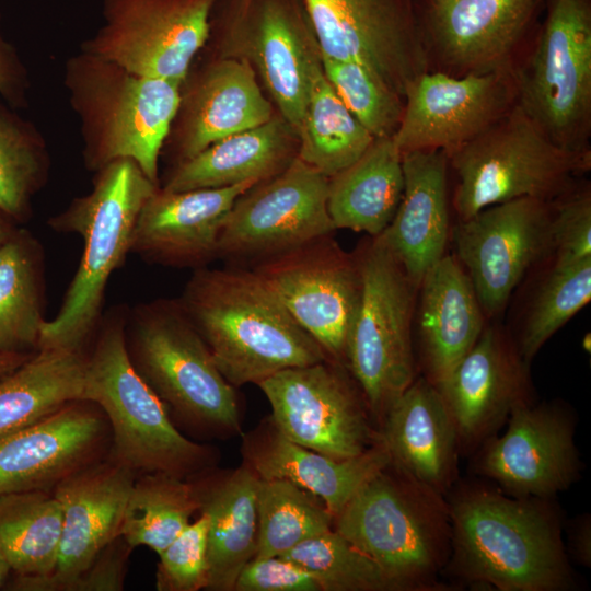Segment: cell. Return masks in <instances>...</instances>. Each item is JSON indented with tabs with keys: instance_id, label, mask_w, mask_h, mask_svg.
<instances>
[{
	"instance_id": "cell-1",
	"label": "cell",
	"mask_w": 591,
	"mask_h": 591,
	"mask_svg": "<svg viewBox=\"0 0 591 591\" xmlns=\"http://www.w3.org/2000/svg\"><path fill=\"white\" fill-rule=\"evenodd\" d=\"M178 303L234 387L329 360L253 270L199 268Z\"/></svg>"
},
{
	"instance_id": "cell-2",
	"label": "cell",
	"mask_w": 591,
	"mask_h": 591,
	"mask_svg": "<svg viewBox=\"0 0 591 591\" xmlns=\"http://www.w3.org/2000/svg\"><path fill=\"white\" fill-rule=\"evenodd\" d=\"M545 499L479 486L457 491L448 505L454 570L500 591L568 590L559 519Z\"/></svg>"
},
{
	"instance_id": "cell-3",
	"label": "cell",
	"mask_w": 591,
	"mask_h": 591,
	"mask_svg": "<svg viewBox=\"0 0 591 591\" xmlns=\"http://www.w3.org/2000/svg\"><path fill=\"white\" fill-rule=\"evenodd\" d=\"M99 171L93 190L50 220L54 229L81 235L84 248L58 313L42 325L37 349L82 350L100 322L108 278L130 252L139 212L158 188L130 159Z\"/></svg>"
},
{
	"instance_id": "cell-4",
	"label": "cell",
	"mask_w": 591,
	"mask_h": 591,
	"mask_svg": "<svg viewBox=\"0 0 591 591\" xmlns=\"http://www.w3.org/2000/svg\"><path fill=\"white\" fill-rule=\"evenodd\" d=\"M334 530L369 556L399 590H430L451 547L442 494L392 461L335 517Z\"/></svg>"
},
{
	"instance_id": "cell-5",
	"label": "cell",
	"mask_w": 591,
	"mask_h": 591,
	"mask_svg": "<svg viewBox=\"0 0 591 591\" xmlns=\"http://www.w3.org/2000/svg\"><path fill=\"white\" fill-rule=\"evenodd\" d=\"M126 317L103 322L86 356L81 401L99 406L112 429L111 460L135 473L185 478L210 464L207 448L185 438L171 421L165 403L134 367L126 347Z\"/></svg>"
},
{
	"instance_id": "cell-6",
	"label": "cell",
	"mask_w": 591,
	"mask_h": 591,
	"mask_svg": "<svg viewBox=\"0 0 591 591\" xmlns=\"http://www.w3.org/2000/svg\"><path fill=\"white\" fill-rule=\"evenodd\" d=\"M66 83L82 121L88 164L101 170L130 159L158 184L159 155L183 83L134 74L85 53L68 63Z\"/></svg>"
},
{
	"instance_id": "cell-7",
	"label": "cell",
	"mask_w": 591,
	"mask_h": 591,
	"mask_svg": "<svg viewBox=\"0 0 591 591\" xmlns=\"http://www.w3.org/2000/svg\"><path fill=\"white\" fill-rule=\"evenodd\" d=\"M457 175L453 205L460 220L501 202L551 201L590 169V152L552 142L515 102L479 135L447 154Z\"/></svg>"
},
{
	"instance_id": "cell-8",
	"label": "cell",
	"mask_w": 591,
	"mask_h": 591,
	"mask_svg": "<svg viewBox=\"0 0 591 591\" xmlns=\"http://www.w3.org/2000/svg\"><path fill=\"white\" fill-rule=\"evenodd\" d=\"M129 358L182 418L220 434L241 433L237 398L178 301L157 300L126 317Z\"/></svg>"
},
{
	"instance_id": "cell-9",
	"label": "cell",
	"mask_w": 591,
	"mask_h": 591,
	"mask_svg": "<svg viewBox=\"0 0 591 591\" xmlns=\"http://www.w3.org/2000/svg\"><path fill=\"white\" fill-rule=\"evenodd\" d=\"M356 256L361 289L345 366L381 425L391 405L415 380L412 315L417 288L379 236H372Z\"/></svg>"
},
{
	"instance_id": "cell-10",
	"label": "cell",
	"mask_w": 591,
	"mask_h": 591,
	"mask_svg": "<svg viewBox=\"0 0 591 591\" xmlns=\"http://www.w3.org/2000/svg\"><path fill=\"white\" fill-rule=\"evenodd\" d=\"M546 4L535 49L514 79L515 102L556 146L590 152L591 0Z\"/></svg>"
},
{
	"instance_id": "cell-11",
	"label": "cell",
	"mask_w": 591,
	"mask_h": 591,
	"mask_svg": "<svg viewBox=\"0 0 591 591\" xmlns=\"http://www.w3.org/2000/svg\"><path fill=\"white\" fill-rule=\"evenodd\" d=\"M328 178L297 155L280 173L254 185L227 216L217 257L257 264L332 234Z\"/></svg>"
},
{
	"instance_id": "cell-12",
	"label": "cell",
	"mask_w": 591,
	"mask_h": 591,
	"mask_svg": "<svg viewBox=\"0 0 591 591\" xmlns=\"http://www.w3.org/2000/svg\"><path fill=\"white\" fill-rule=\"evenodd\" d=\"M225 47L250 61L280 116L298 131L321 61L302 0H218Z\"/></svg>"
},
{
	"instance_id": "cell-13",
	"label": "cell",
	"mask_w": 591,
	"mask_h": 591,
	"mask_svg": "<svg viewBox=\"0 0 591 591\" xmlns=\"http://www.w3.org/2000/svg\"><path fill=\"white\" fill-rule=\"evenodd\" d=\"M218 0H105L84 53L141 77L184 83L211 32Z\"/></svg>"
},
{
	"instance_id": "cell-14",
	"label": "cell",
	"mask_w": 591,
	"mask_h": 591,
	"mask_svg": "<svg viewBox=\"0 0 591 591\" xmlns=\"http://www.w3.org/2000/svg\"><path fill=\"white\" fill-rule=\"evenodd\" d=\"M331 360L281 370L257 385L275 428L288 440L335 459L355 457L380 441L361 395Z\"/></svg>"
},
{
	"instance_id": "cell-15",
	"label": "cell",
	"mask_w": 591,
	"mask_h": 591,
	"mask_svg": "<svg viewBox=\"0 0 591 591\" xmlns=\"http://www.w3.org/2000/svg\"><path fill=\"white\" fill-rule=\"evenodd\" d=\"M302 1L321 57L363 65L403 99L427 71L412 0Z\"/></svg>"
},
{
	"instance_id": "cell-16",
	"label": "cell",
	"mask_w": 591,
	"mask_h": 591,
	"mask_svg": "<svg viewBox=\"0 0 591 591\" xmlns=\"http://www.w3.org/2000/svg\"><path fill=\"white\" fill-rule=\"evenodd\" d=\"M331 235L262 260L252 270L329 360L346 367L361 276L356 254L345 252Z\"/></svg>"
},
{
	"instance_id": "cell-17",
	"label": "cell",
	"mask_w": 591,
	"mask_h": 591,
	"mask_svg": "<svg viewBox=\"0 0 591 591\" xmlns=\"http://www.w3.org/2000/svg\"><path fill=\"white\" fill-rule=\"evenodd\" d=\"M453 241L484 314L495 315L526 271L553 250L549 202L519 198L489 206L460 220Z\"/></svg>"
},
{
	"instance_id": "cell-18",
	"label": "cell",
	"mask_w": 591,
	"mask_h": 591,
	"mask_svg": "<svg viewBox=\"0 0 591 591\" xmlns=\"http://www.w3.org/2000/svg\"><path fill=\"white\" fill-rule=\"evenodd\" d=\"M401 123L392 139L401 153L442 150L470 141L505 114L517 100L508 67L455 78L424 72L406 89Z\"/></svg>"
},
{
	"instance_id": "cell-19",
	"label": "cell",
	"mask_w": 591,
	"mask_h": 591,
	"mask_svg": "<svg viewBox=\"0 0 591 591\" xmlns=\"http://www.w3.org/2000/svg\"><path fill=\"white\" fill-rule=\"evenodd\" d=\"M136 473L111 459L92 462L62 478L53 494L62 512L56 567L45 577L14 576L10 589L68 591L100 552L120 535Z\"/></svg>"
},
{
	"instance_id": "cell-20",
	"label": "cell",
	"mask_w": 591,
	"mask_h": 591,
	"mask_svg": "<svg viewBox=\"0 0 591 591\" xmlns=\"http://www.w3.org/2000/svg\"><path fill=\"white\" fill-rule=\"evenodd\" d=\"M508 429L489 438L477 461L478 472L513 497L548 498L578 477L579 460L569 416L552 405H515Z\"/></svg>"
},
{
	"instance_id": "cell-21",
	"label": "cell",
	"mask_w": 591,
	"mask_h": 591,
	"mask_svg": "<svg viewBox=\"0 0 591 591\" xmlns=\"http://www.w3.org/2000/svg\"><path fill=\"white\" fill-rule=\"evenodd\" d=\"M525 364L518 348L499 329L485 327L437 386L454 422L460 447L489 439L515 405L530 402Z\"/></svg>"
},
{
	"instance_id": "cell-22",
	"label": "cell",
	"mask_w": 591,
	"mask_h": 591,
	"mask_svg": "<svg viewBox=\"0 0 591 591\" xmlns=\"http://www.w3.org/2000/svg\"><path fill=\"white\" fill-rule=\"evenodd\" d=\"M104 432L92 403L73 401L0 438V495L54 488L94 462Z\"/></svg>"
},
{
	"instance_id": "cell-23",
	"label": "cell",
	"mask_w": 591,
	"mask_h": 591,
	"mask_svg": "<svg viewBox=\"0 0 591 591\" xmlns=\"http://www.w3.org/2000/svg\"><path fill=\"white\" fill-rule=\"evenodd\" d=\"M254 185L185 192L157 188L139 212L130 252L169 266L205 265L217 257L218 237L234 202Z\"/></svg>"
},
{
	"instance_id": "cell-24",
	"label": "cell",
	"mask_w": 591,
	"mask_h": 591,
	"mask_svg": "<svg viewBox=\"0 0 591 591\" xmlns=\"http://www.w3.org/2000/svg\"><path fill=\"white\" fill-rule=\"evenodd\" d=\"M543 0H427L426 27L444 60L468 72L507 66Z\"/></svg>"
},
{
	"instance_id": "cell-25",
	"label": "cell",
	"mask_w": 591,
	"mask_h": 591,
	"mask_svg": "<svg viewBox=\"0 0 591 591\" xmlns=\"http://www.w3.org/2000/svg\"><path fill=\"white\" fill-rule=\"evenodd\" d=\"M243 464L259 479H281L316 496L334 518L356 491L391 463L380 441L362 454L335 459L286 439L270 419L246 434L242 443Z\"/></svg>"
},
{
	"instance_id": "cell-26",
	"label": "cell",
	"mask_w": 591,
	"mask_h": 591,
	"mask_svg": "<svg viewBox=\"0 0 591 591\" xmlns=\"http://www.w3.org/2000/svg\"><path fill=\"white\" fill-rule=\"evenodd\" d=\"M447 160L442 150L402 153V199L392 221L378 235L416 288L445 254L450 228Z\"/></svg>"
},
{
	"instance_id": "cell-27",
	"label": "cell",
	"mask_w": 591,
	"mask_h": 591,
	"mask_svg": "<svg viewBox=\"0 0 591 591\" xmlns=\"http://www.w3.org/2000/svg\"><path fill=\"white\" fill-rule=\"evenodd\" d=\"M392 463L443 494L456 473L459 438L440 391L414 380L389 408L379 430Z\"/></svg>"
},
{
	"instance_id": "cell-28",
	"label": "cell",
	"mask_w": 591,
	"mask_h": 591,
	"mask_svg": "<svg viewBox=\"0 0 591 591\" xmlns=\"http://www.w3.org/2000/svg\"><path fill=\"white\" fill-rule=\"evenodd\" d=\"M179 106L184 112L178 138L181 162L276 115L250 61L234 55L210 63L182 96Z\"/></svg>"
},
{
	"instance_id": "cell-29",
	"label": "cell",
	"mask_w": 591,
	"mask_h": 591,
	"mask_svg": "<svg viewBox=\"0 0 591 591\" xmlns=\"http://www.w3.org/2000/svg\"><path fill=\"white\" fill-rule=\"evenodd\" d=\"M419 334L428 380L438 386L485 328L484 312L459 260L444 254L420 285Z\"/></svg>"
},
{
	"instance_id": "cell-30",
	"label": "cell",
	"mask_w": 591,
	"mask_h": 591,
	"mask_svg": "<svg viewBox=\"0 0 591 591\" xmlns=\"http://www.w3.org/2000/svg\"><path fill=\"white\" fill-rule=\"evenodd\" d=\"M199 512L208 520L207 588L231 591L257 548V475L246 465L193 480Z\"/></svg>"
},
{
	"instance_id": "cell-31",
	"label": "cell",
	"mask_w": 591,
	"mask_h": 591,
	"mask_svg": "<svg viewBox=\"0 0 591 591\" xmlns=\"http://www.w3.org/2000/svg\"><path fill=\"white\" fill-rule=\"evenodd\" d=\"M296 131L279 115L253 129L228 136L179 162L163 189L185 192L258 184L285 170L297 157Z\"/></svg>"
},
{
	"instance_id": "cell-32",
	"label": "cell",
	"mask_w": 591,
	"mask_h": 591,
	"mask_svg": "<svg viewBox=\"0 0 591 591\" xmlns=\"http://www.w3.org/2000/svg\"><path fill=\"white\" fill-rule=\"evenodd\" d=\"M404 189L402 153L392 137L374 138L349 166L328 178L327 210L336 229L380 235Z\"/></svg>"
},
{
	"instance_id": "cell-33",
	"label": "cell",
	"mask_w": 591,
	"mask_h": 591,
	"mask_svg": "<svg viewBox=\"0 0 591 591\" xmlns=\"http://www.w3.org/2000/svg\"><path fill=\"white\" fill-rule=\"evenodd\" d=\"M86 356L82 350L38 348L0 378V438L81 401Z\"/></svg>"
},
{
	"instance_id": "cell-34",
	"label": "cell",
	"mask_w": 591,
	"mask_h": 591,
	"mask_svg": "<svg viewBox=\"0 0 591 591\" xmlns=\"http://www.w3.org/2000/svg\"><path fill=\"white\" fill-rule=\"evenodd\" d=\"M42 250L24 229L0 247V349L37 350L43 316Z\"/></svg>"
},
{
	"instance_id": "cell-35",
	"label": "cell",
	"mask_w": 591,
	"mask_h": 591,
	"mask_svg": "<svg viewBox=\"0 0 591 591\" xmlns=\"http://www.w3.org/2000/svg\"><path fill=\"white\" fill-rule=\"evenodd\" d=\"M61 530V507L53 493L33 489L0 495V547L14 576L51 573Z\"/></svg>"
},
{
	"instance_id": "cell-36",
	"label": "cell",
	"mask_w": 591,
	"mask_h": 591,
	"mask_svg": "<svg viewBox=\"0 0 591 591\" xmlns=\"http://www.w3.org/2000/svg\"><path fill=\"white\" fill-rule=\"evenodd\" d=\"M297 137V155L327 177L354 163L374 140L338 97L321 61L312 71L309 101Z\"/></svg>"
},
{
	"instance_id": "cell-37",
	"label": "cell",
	"mask_w": 591,
	"mask_h": 591,
	"mask_svg": "<svg viewBox=\"0 0 591 591\" xmlns=\"http://www.w3.org/2000/svg\"><path fill=\"white\" fill-rule=\"evenodd\" d=\"M198 510L193 482L166 473H142L130 489L120 535L132 548L147 546L159 555Z\"/></svg>"
},
{
	"instance_id": "cell-38",
	"label": "cell",
	"mask_w": 591,
	"mask_h": 591,
	"mask_svg": "<svg viewBox=\"0 0 591 591\" xmlns=\"http://www.w3.org/2000/svg\"><path fill=\"white\" fill-rule=\"evenodd\" d=\"M257 548L254 558L280 556L299 543L334 529V515L316 496L281 479L257 489Z\"/></svg>"
},
{
	"instance_id": "cell-39",
	"label": "cell",
	"mask_w": 591,
	"mask_h": 591,
	"mask_svg": "<svg viewBox=\"0 0 591 591\" xmlns=\"http://www.w3.org/2000/svg\"><path fill=\"white\" fill-rule=\"evenodd\" d=\"M280 556L308 570L322 591L399 590L369 556L334 529L299 543Z\"/></svg>"
},
{
	"instance_id": "cell-40",
	"label": "cell",
	"mask_w": 591,
	"mask_h": 591,
	"mask_svg": "<svg viewBox=\"0 0 591 591\" xmlns=\"http://www.w3.org/2000/svg\"><path fill=\"white\" fill-rule=\"evenodd\" d=\"M590 299L591 257L553 265L529 308L518 348L521 358L529 362Z\"/></svg>"
},
{
	"instance_id": "cell-41",
	"label": "cell",
	"mask_w": 591,
	"mask_h": 591,
	"mask_svg": "<svg viewBox=\"0 0 591 591\" xmlns=\"http://www.w3.org/2000/svg\"><path fill=\"white\" fill-rule=\"evenodd\" d=\"M46 173L39 140L30 127L0 106V210L23 221Z\"/></svg>"
},
{
	"instance_id": "cell-42",
	"label": "cell",
	"mask_w": 591,
	"mask_h": 591,
	"mask_svg": "<svg viewBox=\"0 0 591 591\" xmlns=\"http://www.w3.org/2000/svg\"><path fill=\"white\" fill-rule=\"evenodd\" d=\"M327 81L358 121L374 137H392L403 115V97L378 74L355 61L321 57Z\"/></svg>"
},
{
	"instance_id": "cell-43",
	"label": "cell",
	"mask_w": 591,
	"mask_h": 591,
	"mask_svg": "<svg viewBox=\"0 0 591 591\" xmlns=\"http://www.w3.org/2000/svg\"><path fill=\"white\" fill-rule=\"evenodd\" d=\"M207 517L190 522L160 554L155 575L159 591L207 588Z\"/></svg>"
},
{
	"instance_id": "cell-44",
	"label": "cell",
	"mask_w": 591,
	"mask_h": 591,
	"mask_svg": "<svg viewBox=\"0 0 591 591\" xmlns=\"http://www.w3.org/2000/svg\"><path fill=\"white\" fill-rule=\"evenodd\" d=\"M554 265H569L591 257V195L571 194L552 210Z\"/></svg>"
},
{
	"instance_id": "cell-45",
	"label": "cell",
	"mask_w": 591,
	"mask_h": 591,
	"mask_svg": "<svg viewBox=\"0 0 591 591\" xmlns=\"http://www.w3.org/2000/svg\"><path fill=\"white\" fill-rule=\"evenodd\" d=\"M233 590L322 591L308 570L281 556L251 559L240 571Z\"/></svg>"
},
{
	"instance_id": "cell-46",
	"label": "cell",
	"mask_w": 591,
	"mask_h": 591,
	"mask_svg": "<svg viewBox=\"0 0 591 591\" xmlns=\"http://www.w3.org/2000/svg\"><path fill=\"white\" fill-rule=\"evenodd\" d=\"M132 547L119 535L104 547L68 591L123 590L126 566Z\"/></svg>"
},
{
	"instance_id": "cell-47",
	"label": "cell",
	"mask_w": 591,
	"mask_h": 591,
	"mask_svg": "<svg viewBox=\"0 0 591 591\" xmlns=\"http://www.w3.org/2000/svg\"><path fill=\"white\" fill-rule=\"evenodd\" d=\"M26 86L23 65L0 31V94L11 105L21 106L25 101Z\"/></svg>"
},
{
	"instance_id": "cell-48",
	"label": "cell",
	"mask_w": 591,
	"mask_h": 591,
	"mask_svg": "<svg viewBox=\"0 0 591 591\" xmlns=\"http://www.w3.org/2000/svg\"><path fill=\"white\" fill-rule=\"evenodd\" d=\"M572 554L577 560L590 567L591 563V524L590 518L582 517L572 524L570 531Z\"/></svg>"
},
{
	"instance_id": "cell-49",
	"label": "cell",
	"mask_w": 591,
	"mask_h": 591,
	"mask_svg": "<svg viewBox=\"0 0 591 591\" xmlns=\"http://www.w3.org/2000/svg\"><path fill=\"white\" fill-rule=\"evenodd\" d=\"M32 354L11 352L0 349V378L22 364Z\"/></svg>"
},
{
	"instance_id": "cell-50",
	"label": "cell",
	"mask_w": 591,
	"mask_h": 591,
	"mask_svg": "<svg viewBox=\"0 0 591 591\" xmlns=\"http://www.w3.org/2000/svg\"><path fill=\"white\" fill-rule=\"evenodd\" d=\"M13 219L0 210V247L14 234L18 228Z\"/></svg>"
},
{
	"instance_id": "cell-51",
	"label": "cell",
	"mask_w": 591,
	"mask_h": 591,
	"mask_svg": "<svg viewBox=\"0 0 591 591\" xmlns=\"http://www.w3.org/2000/svg\"><path fill=\"white\" fill-rule=\"evenodd\" d=\"M12 572L9 561L0 547V588L9 580Z\"/></svg>"
}]
</instances>
